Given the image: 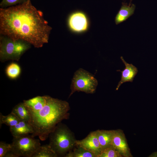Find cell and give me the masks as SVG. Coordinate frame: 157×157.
Returning a JSON list of instances; mask_svg holds the SVG:
<instances>
[{"label": "cell", "instance_id": "6da1fadb", "mask_svg": "<svg viewBox=\"0 0 157 157\" xmlns=\"http://www.w3.org/2000/svg\"><path fill=\"white\" fill-rule=\"evenodd\" d=\"M52 28L30 0L0 8V33L13 40L25 41L36 48L48 42Z\"/></svg>", "mask_w": 157, "mask_h": 157}, {"label": "cell", "instance_id": "7a4b0ae2", "mask_svg": "<svg viewBox=\"0 0 157 157\" xmlns=\"http://www.w3.org/2000/svg\"><path fill=\"white\" fill-rule=\"evenodd\" d=\"M44 96L45 104L41 109L38 111L28 110L30 115L29 123L33 130L31 135L38 136L42 141L49 137L58 124L67 118L70 109L67 101Z\"/></svg>", "mask_w": 157, "mask_h": 157}, {"label": "cell", "instance_id": "3957f363", "mask_svg": "<svg viewBox=\"0 0 157 157\" xmlns=\"http://www.w3.org/2000/svg\"><path fill=\"white\" fill-rule=\"evenodd\" d=\"M49 137V144L58 156L65 155L75 146L76 140L74 135L66 125L60 122L50 133Z\"/></svg>", "mask_w": 157, "mask_h": 157}, {"label": "cell", "instance_id": "277c9868", "mask_svg": "<svg viewBox=\"0 0 157 157\" xmlns=\"http://www.w3.org/2000/svg\"><path fill=\"white\" fill-rule=\"evenodd\" d=\"M31 44L21 40H13L1 35L0 60L4 62L8 60L18 61L22 55L30 47Z\"/></svg>", "mask_w": 157, "mask_h": 157}, {"label": "cell", "instance_id": "5b68a950", "mask_svg": "<svg viewBox=\"0 0 157 157\" xmlns=\"http://www.w3.org/2000/svg\"><path fill=\"white\" fill-rule=\"evenodd\" d=\"M98 84L97 80L92 74L83 69L79 68L74 73L72 79L69 96L76 91L94 93Z\"/></svg>", "mask_w": 157, "mask_h": 157}, {"label": "cell", "instance_id": "8992f818", "mask_svg": "<svg viewBox=\"0 0 157 157\" xmlns=\"http://www.w3.org/2000/svg\"><path fill=\"white\" fill-rule=\"evenodd\" d=\"M10 144V150L18 157H32L41 146L39 140L28 134L13 137Z\"/></svg>", "mask_w": 157, "mask_h": 157}, {"label": "cell", "instance_id": "52a82bcc", "mask_svg": "<svg viewBox=\"0 0 157 157\" xmlns=\"http://www.w3.org/2000/svg\"><path fill=\"white\" fill-rule=\"evenodd\" d=\"M67 24L69 30L75 33H81L88 31L90 21L86 14L81 10L75 11L68 16Z\"/></svg>", "mask_w": 157, "mask_h": 157}, {"label": "cell", "instance_id": "ba28073f", "mask_svg": "<svg viewBox=\"0 0 157 157\" xmlns=\"http://www.w3.org/2000/svg\"><path fill=\"white\" fill-rule=\"evenodd\" d=\"M111 145L118 151L123 157L132 156L125 135L121 130H114Z\"/></svg>", "mask_w": 157, "mask_h": 157}, {"label": "cell", "instance_id": "9c48e42d", "mask_svg": "<svg viewBox=\"0 0 157 157\" xmlns=\"http://www.w3.org/2000/svg\"><path fill=\"white\" fill-rule=\"evenodd\" d=\"M75 146L82 147L93 153L97 155V157L101 151L96 131L90 133L82 140H76Z\"/></svg>", "mask_w": 157, "mask_h": 157}, {"label": "cell", "instance_id": "30bf717a", "mask_svg": "<svg viewBox=\"0 0 157 157\" xmlns=\"http://www.w3.org/2000/svg\"><path fill=\"white\" fill-rule=\"evenodd\" d=\"M120 58L124 64L125 68L122 71L119 70H117L122 73V76L121 80L117 86L116 90H117L124 83L127 82H133L138 72L137 68L132 64L127 63L122 56Z\"/></svg>", "mask_w": 157, "mask_h": 157}, {"label": "cell", "instance_id": "8fae6325", "mask_svg": "<svg viewBox=\"0 0 157 157\" xmlns=\"http://www.w3.org/2000/svg\"><path fill=\"white\" fill-rule=\"evenodd\" d=\"M131 1L130 0L129 4L125 2H122L121 7L115 18L116 24L125 21L133 14L135 6L131 3Z\"/></svg>", "mask_w": 157, "mask_h": 157}, {"label": "cell", "instance_id": "7c38bea8", "mask_svg": "<svg viewBox=\"0 0 157 157\" xmlns=\"http://www.w3.org/2000/svg\"><path fill=\"white\" fill-rule=\"evenodd\" d=\"M10 131L13 137H18L29 133H32L33 130L28 122L20 121L14 126L10 127Z\"/></svg>", "mask_w": 157, "mask_h": 157}, {"label": "cell", "instance_id": "4fadbf2b", "mask_svg": "<svg viewBox=\"0 0 157 157\" xmlns=\"http://www.w3.org/2000/svg\"><path fill=\"white\" fill-rule=\"evenodd\" d=\"M96 131L101 150L111 145L114 130H98Z\"/></svg>", "mask_w": 157, "mask_h": 157}, {"label": "cell", "instance_id": "5bb4252c", "mask_svg": "<svg viewBox=\"0 0 157 157\" xmlns=\"http://www.w3.org/2000/svg\"><path fill=\"white\" fill-rule=\"evenodd\" d=\"M23 102L28 110L38 111L44 106L46 99L45 96H38L28 100H24Z\"/></svg>", "mask_w": 157, "mask_h": 157}, {"label": "cell", "instance_id": "9a60e30c", "mask_svg": "<svg viewBox=\"0 0 157 157\" xmlns=\"http://www.w3.org/2000/svg\"><path fill=\"white\" fill-rule=\"evenodd\" d=\"M11 112L14 113L20 119L29 123L30 119V113L27 108L23 102L16 105Z\"/></svg>", "mask_w": 157, "mask_h": 157}, {"label": "cell", "instance_id": "2e32d148", "mask_svg": "<svg viewBox=\"0 0 157 157\" xmlns=\"http://www.w3.org/2000/svg\"><path fill=\"white\" fill-rule=\"evenodd\" d=\"M73 151H69L65 156V157H97V155L85 148L78 146H75Z\"/></svg>", "mask_w": 157, "mask_h": 157}, {"label": "cell", "instance_id": "e0dca14e", "mask_svg": "<svg viewBox=\"0 0 157 157\" xmlns=\"http://www.w3.org/2000/svg\"><path fill=\"white\" fill-rule=\"evenodd\" d=\"M58 156L49 144L40 146L32 157H56Z\"/></svg>", "mask_w": 157, "mask_h": 157}, {"label": "cell", "instance_id": "ac0fdd59", "mask_svg": "<svg viewBox=\"0 0 157 157\" xmlns=\"http://www.w3.org/2000/svg\"><path fill=\"white\" fill-rule=\"evenodd\" d=\"M20 121L18 117L13 113L8 115H3L1 113L0 114V128L2 124H4L10 127L16 125Z\"/></svg>", "mask_w": 157, "mask_h": 157}, {"label": "cell", "instance_id": "d6986e66", "mask_svg": "<svg viewBox=\"0 0 157 157\" xmlns=\"http://www.w3.org/2000/svg\"><path fill=\"white\" fill-rule=\"evenodd\" d=\"M21 73V68L17 63H12L6 68V73L8 77L11 79H15L18 78Z\"/></svg>", "mask_w": 157, "mask_h": 157}, {"label": "cell", "instance_id": "ffe728a7", "mask_svg": "<svg viewBox=\"0 0 157 157\" xmlns=\"http://www.w3.org/2000/svg\"><path fill=\"white\" fill-rule=\"evenodd\" d=\"M122 156L112 145L102 149L97 157H122Z\"/></svg>", "mask_w": 157, "mask_h": 157}, {"label": "cell", "instance_id": "44dd1931", "mask_svg": "<svg viewBox=\"0 0 157 157\" xmlns=\"http://www.w3.org/2000/svg\"><path fill=\"white\" fill-rule=\"evenodd\" d=\"M24 1L23 0H2L0 6L1 8H5L21 3Z\"/></svg>", "mask_w": 157, "mask_h": 157}, {"label": "cell", "instance_id": "7402d4cb", "mask_svg": "<svg viewBox=\"0 0 157 157\" xmlns=\"http://www.w3.org/2000/svg\"><path fill=\"white\" fill-rule=\"evenodd\" d=\"M11 149V144L1 141L0 142V157H4L6 153L10 150Z\"/></svg>", "mask_w": 157, "mask_h": 157}, {"label": "cell", "instance_id": "603a6c76", "mask_svg": "<svg viewBox=\"0 0 157 157\" xmlns=\"http://www.w3.org/2000/svg\"><path fill=\"white\" fill-rule=\"evenodd\" d=\"M4 157H18L16 154L11 150L8 151L5 154Z\"/></svg>", "mask_w": 157, "mask_h": 157}, {"label": "cell", "instance_id": "cb8c5ba5", "mask_svg": "<svg viewBox=\"0 0 157 157\" xmlns=\"http://www.w3.org/2000/svg\"><path fill=\"white\" fill-rule=\"evenodd\" d=\"M23 0L24 1H26V0Z\"/></svg>", "mask_w": 157, "mask_h": 157}]
</instances>
